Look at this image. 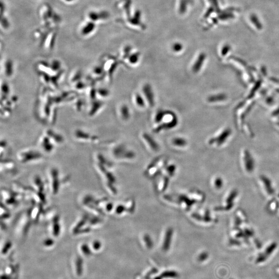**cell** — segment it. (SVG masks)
Returning <instances> with one entry per match:
<instances>
[{
  "label": "cell",
  "mask_w": 279,
  "mask_h": 279,
  "mask_svg": "<svg viewBox=\"0 0 279 279\" xmlns=\"http://www.w3.org/2000/svg\"><path fill=\"white\" fill-rule=\"evenodd\" d=\"M57 28L53 29L46 34L41 43V46H44L47 49H51L53 48L56 43L57 36Z\"/></svg>",
  "instance_id": "7a4b0ae2"
},
{
  "label": "cell",
  "mask_w": 279,
  "mask_h": 279,
  "mask_svg": "<svg viewBox=\"0 0 279 279\" xmlns=\"http://www.w3.org/2000/svg\"><path fill=\"white\" fill-rule=\"evenodd\" d=\"M60 1L64 3L70 4L73 3V2H75V0H60Z\"/></svg>",
  "instance_id": "cb8c5ba5"
},
{
  "label": "cell",
  "mask_w": 279,
  "mask_h": 279,
  "mask_svg": "<svg viewBox=\"0 0 279 279\" xmlns=\"http://www.w3.org/2000/svg\"><path fill=\"white\" fill-rule=\"evenodd\" d=\"M205 56L204 54H201L199 56L198 59L195 61V63L192 66V72L194 73H197L200 71L202 66L203 65V62L204 61Z\"/></svg>",
  "instance_id": "ba28073f"
},
{
  "label": "cell",
  "mask_w": 279,
  "mask_h": 279,
  "mask_svg": "<svg viewBox=\"0 0 279 279\" xmlns=\"http://www.w3.org/2000/svg\"><path fill=\"white\" fill-rule=\"evenodd\" d=\"M166 111L163 110H159L156 113L155 116V122L156 123H160L164 119V117L166 115Z\"/></svg>",
  "instance_id": "5bb4252c"
},
{
  "label": "cell",
  "mask_w": 279,
  "mask_h": 279,
  "mask_svg": "<svg viewBox=\"0 0 279 279\" xmlns=\"http://www.w3.org/2000/svg\"><path fill=\"white\" fill-rule=\"evenodd\" d=\"M4 73L5 75L7 77H10L12 76L13 73V62L10 60H6L5 63L4 64Z\"/></svg>",
  "instance_id": "30bf717a"
},
{
  "label": "cell",
  "mask_w": 279,
  "mask_h": 279,
  "mask_svg": "<svg viewBox=\"0 0 279 279\" xmlns=\"http://www.w3.org/2000/svg\"><path fill=\"white\" fill-rule=\"evenodd\" d=\"M5 7L4 4H1V26L4 30L8 29L10 27V23L8 19L5 15Z\"/></svg>",
  "instance_id": "52a82bcc"
},
{
  "label": "cell",
  "mask_w": 279,
  "mask_h": 279,
  "mask_svg": "<svg viewBox=\"0 0 279 279\" xmlns=\"http://www.w3.org/2000/svg\"><path fill=\"white\" fill-rule=\"evenodd\" d=\"M107 15L105 11H95L92 10L89 11L87 14V18L88 20H90L93 22H98L99 21L102 20L107 17Z\"/></svg>",
  "instance_id": "5b68a950"
},
{
  "label": "cell",
  "mask_w": 279,
  "mask_h": 279,
  "mask_svg": "<svg viewBox=\"0 0 279 279\" xmlns=\"http://www.w3.org/2000/svg\"><path fill=\"white\" fill-rule=\"evenodd\" d=\"M38 16L41 21V26L51 28H57L60 23V16L55 12L49 4H43L38 10Z\"/></svg>",
  "instance_id": "6da1fadb"
},
{
  "label": "cell",
  "mask_w": 279,
  "mask_h": 279,
  "mask_svg": "<svg viewBox=\"0 0 279 279\" xmlns=\"http://www.w3.org/2000/svg\"><path fill=\"white\" fill-rule=\"evenodd\" d=\"M139 56L138 54H135L132 55L129 57V62L131 64H135L137 63L139 60Z\"/></svg>",
  "instance_id": "ac0fdd59"
},
{
  "label": "cell",
  "mask_w": 279,
  "mask_h": 279,
  "mask_svg": "<svg viewBox=\"0 0 279 279\" xmlns=\"http://www.w3.org/2000/svg\"><path fill=\"white\" fill-rule=\"evenodd\" d=\"M143 136L144 139L146 140V142L148 143L149 146L152 148V149H154V151H158V144L155 141V140L152 138V136L146 133H144Z\"/></svg>",
  "instance_id": "9c48e42d"
},
{
  "label": "cell",
  "mask_w": 279,
  "mask_h": 279,
  "mask_svg": "<svg viewBox=\"0 0 279 279\" xmlns=\"http://www.w3.org/2000/svg\"><path fill=\"white\" fill-rule=\"evenodd\" d=\"M121 115L122 118L125 120H128L130 118V110L128 106L126 105H123L121 109Z\"/></svg>",
  "instance_id": "7c38bea8"
},
{
  "label": "cell",
  "mask_w": 279,
  "mask_h": 279,
  "mask_svg": "<svg viewBox=\"0 0 279 279\" xmlns=\"http://www.w3.org/2000/svg\"><path fill=\"white\" fill-rule=\"evenodd\" d=\"M99 93L102 96L105 97V96H108L109 95V90H106V89H101L99 90Z\"/></svg>",
  "instance_id": "44dd1931"
},
{
  "label": "cell",
  "mask_w": 279,
  "mask_h": 279,
  "mask_svg": "<svg viewBox=\"0 0 279 279\" xmlns=\"http://www.w3.org/2000/svg\"><path fill=\"white\" fill-rule=\"evenodd\" d=\"M155 279H162V277H156Z\"/></svg>",
  "instance_id": "484cf974"
},
{
  "label": "cell",
  "mask_w": 279,
  "mask_h": 279,
  "mask_svg": "<svg viewBox=\"0 0 279 279\" xmlns=\"http://www.w3.org/2000/svg\"><path fill=\"white\" fill-rule=\"evenodd\" d=\"M266 259V255H264V254H261V255H260L259 257H258L257 260H256V262L257 263H262V262H264V261H265Z\"/></svg>",
  "instance_id": "d6986e66"
},
{
  "label": "cell",
  "mask_w": 279,
  "mask_h": 279,
  "mask_svg": "<svg viewBox=\"0 0 279 279\" xmlns=\"http://www.w3.org/2000/svg\"><path fill=\"white\" fill-rule=\"evenodd\" d=\"M276 246H277V245L275 244H273L270 245L266 250V252H265L266 255L267 256V255H269L270 254H271L273 253V251L274 250V249H276Z\"/></svg>",
  "instance_id": "e0dca14e"
},
{
  "label": "cell",
  "mask_w": 279,
  "mask_h": 279,
  "mask_svg": "<svg viewBox=\"0 0 279 279\" xmlns=\"http://www.w3.org/2000/svg\"><path fill=\"white\" fill-rule=\"evenodd\" d=\"M173 144L175 146L183 147L187 145V141L185 139L182 138H176L173 140Z\"/></svg>",
  "instance_id": "4fadbf2b"
},
{
  "label": "cell",
  "mask_w": 279,
  "mask_h": 279,
  "mask_svg": "<svg viewBox=\"0 0 279 279\" xmlns=\"http://www.w3.org/2000/svg\"><path fill=\"white\" fill-rule=\"evenodd\" d=\"M181 48H182V47H181V45L179 44H175L174 46H173V50H174L176 52H179V51H181Z\"/></svg>",
  "instance_id": "7402d4cb"
},
{
  "label": "cell",
  "mask_w": 279,
  "mask_h": 279,
  "mask_svg": "<svg viewBox=\"0 0 279 279\" xmlns=\"http://www.w3.org/2000/svg\"><path fill=\"white\" fill-rule=\"evenodd\" d=\"M208 256V255L207 253H203L200 254L199 257H198V260L200 262H203V261H204L205 260H206V259H207Z\"/></svg>",
  "instance_id": "ffe728a7"
},
{
  "label": "cell",
  "mask_w": 279,
  "mask_h": 279,
  "mask_svg": "<svg viewBox=\"0 0 279 279\" xmlns=\"http://www.w3.org/2000/svg\"><path fill=\"white\" fill-rule=\"evenodd\" d=\"M178 273L175 271H168L163 273L162 274V277H171V278H175L178 277Z\"/></svg>",
  "instance_id": "9a60e30c"
},
{
  "label": "cell",
  "mask_w": 279,
  "mask_h": 279,
  "mask_svg": "<svg viewBox=\"0 0 279 279\" xmlns=\"http://www.w3.org/2000/svg\"><path fill=\"white\" fill-rule=\"evenodd\" d=\"M135 99L136 104L139 106H141V107L144 106L145 103L144 99H143V97H142L139 94H136Z\"/></svg>",
  "instance_id": "2e32d148"
},
{
  "label": "cell",
  "mask_w": 279,
  "mask_h": 279,
  "mask_svg": "<svg viewBox=\"0 0 279 279\" xmlns=\"http://www.w3.org/2000/svg\"><path fill=\"white\" fill-rule=\"evenodd\" d=\"M143 91L149 105L151 106H154L155 105V96L152 86L149 84H145L143 86Z\"/></svg>",
  "instance_id": "8992f818"
},
{
  "label": "cell",
  "mask_w": 279,
  "mask_h": 279,
  "mask_svg": "<svg viewBox=\"0 0 279 279\" xmlns=\"http://www.w3.org/2000/svg\"><path fill=\"white\" fill-rule=\"evenodd\" d=\"M172 233V231L171 229L167 231V235L165 237V240L164 242V250H168L170 246V243L171 241Z\"/></svg>",
  "instance_id": "8fae6325"
},
{
  "label": "cell",
  "mask_w": 279,
  "mask_h": 279,
  "mask_svg": "<svg viewBox=\"0 0 279 279\" xmlns=\"http://www.w3.org/2000/svg\"><path fill=\"white\" fill-rule=\"evenodd\" d=\"M145 239L147 240H145V241H146V244H147L148 247H152V240H151V239L149 238V237H145Z\"/></svg>",
  "instance_id": "603a6c76"
},
{
  "label": "cell",
  "mask_w": 279,
  "mask_h": 279,
  "mask_svg": "<svg viewBox=\"0 0 279 279\" xmlns=\"http://www.w3.org/2000/svg\"><path fill=\"white\" fill-rule=\"evenodd\" d=\"M216 185H217V187L219 188L220 187L221 185V181L220 180V179H218L216 181Z\"/></svg>",
  "instance_id": "d4e9b609"
},
{
  "label": "cell",
  "mask_w": 279,
  "mask_h": 279,
  "mask_svg": "<svg viewBox=\"0 0 279 279\" xmlns=\"http://www.w3.org/2000/svg\"><path fill=\"white\" fill-rule=\"evenodd\" d=\"M178 123V121L176 115L174 113L172 115V119L171 121L158 126L154 129V131L155 133H158L162 130H169V129L174 128V127L177 125Z\"/></svg>",
  "instance_id": "277c9868"
},
{
  "label": "cell",
  "mask_w": 279,
  "mask_h": 279,
  "mask_svg": "<svg viewBox=\"0 0 279 279\" xmlns=\"http://www.w3.org/2000/svg\"><path fill=\"white\" fill-rule=\"evenodd\" d=\"M96 27V26L95 22L87 20L80 27V34L84 37L90 36L95 31Z\"/></svg>",
  "instance_id": "3957f363"
}]
</instances>
